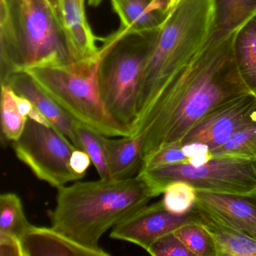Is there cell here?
<instances>
[{"label":"cell","instance_id":"5","mask_svg":"<svg viewBox=\"0 0 256 256\" xmlns=\"http://www.w3.org/2000/svg\"><path fill=\"white\" fill-rule=\"evenodd\" d=\"M161 28L139 32L119 28L103 40L100 48L98 85L104 106L115 119L134 133L144 72Z\"/></svg>","mask_w":256,"mask_h":256},{"label":"cell","instance_id":"2","mask_svg":"<svg viewBox=\"0 0 256 256\" xmlns=\"http://www.w3.org/2000/svg\"><path fill=\"white\" fill-rule=\"evenodd\" d=\"M52 227L78 244L95 250L109 229L158 194L143 174L128 179H100L58 188Z\"/></svg>","mask_w":256,"mask_h":256},{"label":"cell","instance_id":"32","mask_svg":"<svg viewBox=\"0 0 256 256\" xmlns=\"http://www.w3.org/2000/svg\"><path fill=\"white\" fill-rule=\"evenodd\" d=\"M104 1V0H88V5L94 7V8L101 5Z\"/></svg>","mask_w":256,"mask_h":256},{"label":"cell","instance_id":"8","mask_svg":"<svg viewBox=\"0 0 256 256\" xmlns=\"http://www.w3.org/2000/svg\"><path fill=\"white\" fill-rule=\"evenodd\" d=\"M12 146L17 158L52 186L60 188L83 178L70 166L72 154L78 148L55 127L28 118L23 133Z\"/></svg>","mask_w":256,"mask_h":256},{"label":"cell","instance_id":"31","mask_svg":"<svg viewBox=\"0 0 256 256\" xmlns=\"http://www.w3.org/2000/svg\"><path fill=\"white\" fill-rule=\"evenodd\" d=\"M28 118L38 122V124H42V125L46 126H53L50 121L44 116V115H43L36 108H32V110H30L29 115H28Z\"/></svg>","mask_w":256,"mask_h":256},{"label":"cell","instance_id":"18","mask_svg":"<svg viewBox=\"0 0 256 256\" xmlns=\"http://www.w3.org/2000/svg\"><path fill=\"white\" fill-rule=\"evenodd\" d=\"M233 53L242 82L256 96V14L235 32Z\"/></svg>","mask_w":256,"mask_h":256},{"label":"cell","instance_id":"14","mask_svg":"<svg viewBox=\"0 0 256 256\" xmlns=\"http://www.w3.org/2000/svg\"><path fill=\"white\" fill-rule=\"evenodd\" d=\"M24 256H108L104 250L84 246L53 228L30 226L20 236Z\"/></svg>","mask_w":256,"mask_h":256},{"label":"cell","instance_id":"3","mask_svg":"<svg viewBox=\"0 0 256 256\" xmlns=\"http://www.w3.org/2000/svg\"><path fill=\"white\" fill-rule=\"evenodd\" d=\"M72 64L55 0H7L0 6V79Z\"/></svg>","mask_w":256,"mask_h":256},{"label":"cell","instance_id":"17","mask_svg":"<svg viewBox=\"0 0 256 256\" xmlns=\"http://www.w3.org/2000/svg\"><path fill=\"white\" fill-rule=\"evenodd\" d=\"M212 24L204 46L216 44L256 14V0H212Z\"/></svg>","mask_w":256,"mask_h":256},{"label":"cell","instance_id":"33","mask_svg":"<svg viewBox=\"0 0 256 256\" xmlns=\"http://www.w3.org/2000/svg\"><path fill=\"white\" fill-rule=\"evenodd\" d=\"M181 0H172V2H173V8L180 2Z\"/></svg>","mask_w":256,"mask_h":256},{"label":"cell","instance_id":"20","mask_svg":"<svg viewBox=\"0 0 256 256\" xmlns=\"http://www.w3.org/2000/svg\"><path fill=\"white\" fill-rule=\"evenodd\" d=\"M30 224L17 194L7 192L0 196V233L10 234L20 238Z\"/></svg>","mask_w":256,"mask_h":256},{"label":"cell","instance_id":"19","mask_svg":"<svg viewBox=\"0 0 256 256\" xmlns=\"http://www.w3.org/2000/svg\"><path fill=\"white\" fill-rule=\"evenodd\" d=\"M200 215V223L214 240L216 256H256V239Z\"/></svg>","mask_w":256,"mask_h":256},{"label":"cell","instance_id":"11","mask_svg":"<svg viewBox=\"0 0 256 256\" xmlns=\"http://www.w3.org/2000/svg\"><path fill=\"white\" fill-rule=\"evenodd\" d=\"M196 191V206L200 214L256 240V194Z\"/></svg>","mask_w":256,"mask_h":256},{"label":"cell","instance_id":"9","mask_svg":"<svg viewBox=\"0 0 256 256\" xmlns=\"http://www.w3.org/2000/svg\"><path fill=\"white\" fill-rule=\"evenodd\" d=\"M202 216L196 205L184 214L170 212L162 200L146 205L112 228V239L132 242L148 251L158 238L175 232L188 223L200 222Z\"/></svg>","mask_w":256,"mask_h":256},{"label":"cell","instance_id":"29","mask_svg":"<svg viewBox=\"0 0 256 256\" xmlns=\"http://www.w3.org/2000/svg\"><path fill=\"white\" fill-rule=\"evenodd\" d=\"M92 160L89 154L83 150L76 149L72 154L70 166L73 172L84 178L90 166Z\"/></svg>","mask_w":256,"mask_h":256},{"label":"cell","instance_id":"28","mask_svg":"<svg viewBox=\"0 0 256 256\" xmlns=\"http://www.w3.org/2000/svg\"><path fill=\"white\" fill-rule=\"evenodd\" d=\"M0 256H24L20 238L16 235L0 233Z\"/></svg>","mask_w":256,"mask_h":256},{"label":"cell","instance_id":"15","mask_svg":"<svg viewBox=\"0 0 256 256\" xmlns=\"http://www.w3.org/2000/svg\"><path fill=\"white\" fill-rule=\"evenodd\" d=\"M120 22V28L128 32L161 28L173 10L172 0H110Z\"/></svg>","mask_w":256,"mask_h":256},{"label":"cell","instance_id":"21","mask_svg":"<svg viewBox=\"0 0 256 256\" xmlns=\"http://www.w3.org/2000/svg\"><path fill=\"white\" fill-rule=\"evenodd\" d=\"M28 120L18 108L14 91L6 85H1V127L5 138L12 142L17 140Z\"/></svg>","mask_w":256,"mask_h":256},{"label":"cell","instance_id":"4","mask_svg":"<svg viewBox=\"0 0 256 256\" xmlns=\"http://www.w3.org/2000/svg\"><path fill=\"white\" fill-rule=\"evenodd\" d=\"M212 13V0H181L173 8L145 67L137 125L158 94L203 47Z\"/></svg>","mask_w":256,"mask_h":256},{"label":"cell","instance_id":"16","mask_svg":"<svg viewBox=\"0 0 256 256\" xmlns=\"http://www.w3.org/2000/svg\"><path fill=\"white\" fill-rule=\"evenodd\" d=\"M110 179L122 180L138 175L143 163L144 133L110 139L106 136Z\"/></svg>","mask_w":256,"mask_h":256},{"label":"cell","instance_id":"34","mask_svg":"<svg viewBox=\"0 0 256 256\" xmlns=\"http://www.w3.org/2000/svg\"><path fill=\"white\" fill-rule=\"evenodd\" d=\"M7 0H0V6L6 5Z\"/></svg>","mask_w":256,"mask_h":256},{"label":"cell","instance_id":"6","mask_svg":"<svg viewBox=\"0 0 256 256\" xmlns=\"http://www.w3.org/2000/svg\"><path fill=\"white\" fill-rule=\"evenodd\" d=\"M101 59L102 54L90 62L35 67L26 72L74 120L108 137L132 136L133 130L110 114L102 98L98 76Z\"/></svg>","mask_w":256,"mask_h":256},{"label":"cell","instance_id":"12","mask_svg":"<svg viewBox=\"0 0 256 256\" xmlns=\"http://www.w3.org/2000/svg\"><path fill=\"white\" fill-rule=\"evenodd\" d=\"M86 0H55L61 29L72 64L96 60L101 50L86 18Z\"/></svg>","mask_w":256,"mask_h":256},{"label":"cell","instance_id":"27","mask_svg":"<svg viewBox=\"0 0 256 256\" xmlns=\"http://www.w3.org/2000/svg\"><path fill=\"white\" fill-rule=\"evenodd\" d=\"M146 252L154 256H194L174 232L158 238Z\"/></svg>","mask_w":256,"mask_h":256},{"label":"cell","instance_id":"25","mask_svg":"<svg viewBox=\"0 0 256 256\" xmlns=\"http://www.w3.org/2000/svg\"><path fill=\"white\" fill-rule=\"evenodd\" d=\"M196 190L185 181H175L164 190L162 202L164 208L176 214L190 212L196 203Z\"/></svg>","mask_w":256,"mask_h":256},{"label":"cell","instance_id":"13","mask_svg":"<svg viewBox=\"0 0 256 256\" xmlns=\"http://www.w3.org/2000/svg\"><path fill=\"white\" fill-rule=\"evenodd\" d=\"M1 85L10 86L18 95L28 98L54 127L65 134L78 149L82 150L76 128L77 121L71 118L28 72L13 73Z\"/></svg>","mask_w":256,"mask_h":256},{"label":"cell","instance_id":"7","mask_svg":"<svg viewBox=\"0 0 256 256\" xmlns=\"http://www.w3.org/2000/svg\"><path fill=\"white\" fill-rule=\"evenodd\" d=\"M143 174L158 196L175 181H185L198 191L229 194H256V158L212 156L204 164L176 163Z\"/></svg>","mask_w":256,"mask_h":256},{"label":"cell","instance_id":"23","mask_svg":"<svg viewBox=\"0 0 256 256\" xmlns=\"http://www.w3.org/2000/svg\"><path fill=\"white\" fill-rule=\"evenodd\" d=\"M76 128L82 144V150L89 154L92 163L100 175V179H110L107 150L104 142L106 136L78 122H77Z\"/></svg>","mask_w":256,"mask_h":256},{"label":"cell","instance_id":"1","mask_svg":"<svg viewBox=\"0 0 256 256\" xmlns=\"http://www.w3.org/2000/svg\"><path fill=\"white\" fill-rule=\"evenodd\" d=\"M234 34L202 47L139 121L133 134H144L143 161L162 146L182 142L205 115L222 103L250 92L234 58Z\"/></svg>","mask_w":256,"mask_h":256},{"label":"cell","instance_id":"10","mask_svg":"<svg viewBox=\"0 0 256 256\" xmlns=\"http://www.w3.org/2000/svg\"><path fill=\"white\" fill-rule=\"evenodd\" d=\"M254 122L256 96L248 92L210 110L188 132L181 143L206 145L210 150L224 144L238 130Z\"/></svg>","mask_w":256,"mask_h":256},{"label":"cell","instance_id":"22","mask_svg":"<svg viewBox=\"0 0 256 256\" xmlns=\"http://www.w3.org/2000/svg\"><path fill=\"white\" fill-rule=\"evenodd\" d=\"M210 154L212 156L256 158V122L238 130Z\"/></svg>","mask_w":256,"mask_h":256},{"label":"cell","instance_id":"24","mask_svg":"<svg viewBox=\"0 0 256 256\" xmlns=\"http://www.w3.org/2000/svg\"><path fill=\"white\" fill-rule=\"evenodd\" d=\"M174 232L194 256H216L214 240L202 223H188Z\"/></svg>","mask_w":256,"mask_h":256},{"label":"cell","instance_id":"26","mask_svg":"<svg viewBox=\"0 0 256 256\" xmlns=\"http://www.w3.org/2000/svg\"><path fill=\"white\" fill-rule=\"evenodd\" d=\"M181 142L169 144L162 146L144 160L139 174L176 163L186 162L188 157L184 151Z\"/></svg>","mask_w":256,"mask_h":256},{"label":"cell","instance_id":"30","mask_svg":"<svg viewBox=\"0 0 256 256\" xmlns=\"http://www.w3.org/2000/svg\"><path fill=\"white\" fill-rule=\"evenodd\" d=\"M14 97H16V103H17L18 108L20 114L23 116L28 118L30 112L34 108L32 103L28 98H24L22 96L18 95L16 92H14Z\"/></svg>","mask_w":256,"mask_h":256}]
</instances>
